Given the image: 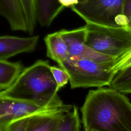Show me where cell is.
Here are the masks:
<instances>
[{
  "mask_svg": "<svg viewBox=\"0 0 131 131\" xmlns=\"http://www.w3.org/2000/svg\"><path fill=\"white\" fill-rule=\"evenodd\" d=\"M59 111L69 112L43 107L32 103L0 95V131H5L11 123L20 118Z\"/></svg>",
  "mask_w": 131,
  "mask_h": 131,
  "instance_id": "obj_6",
  "label": "cell"
},
{
  "mask_svg": "<svg viewBox=\"0 0 131 131\" xmlns=\"http://www.w3.org/2000/svg\"><path fill=\"white\" fill-rule=\"evenodd\" d=\"M127 26L131 28V18L129 19L128 22V24H127Z\"/></svg>",
  "mask_w": 131,
  "mask_h": 131,
  "instance_id": "obj_22",
  "label": "cell"
},
{
  "mask_svg": "<svg viewBox=\"0 0 131 131\" xmlns=\"http://www.w3.org/2000/svg\"><path fill=\"white\" fill-rule=\"evenodd\" d=\"M24 70L20 62H12L7 60H0V89L9 88Z\"/></svg>",
  "mask_w": 131,
  "mask_h": 131,
  "instance_id": "obj_13",
  "label": "cell"
},
{
  "mask_svg": "<svg viewBox=\"0 0 131 131\" xmlns=\"http://www.w3.org/2000/svg\"><path fill=\"white\" fill-rule=\"evenodd\" d=\"M59 32L67 44L70 56L91 59L99 62L115 63L114 58L96 51L85 43L84 26L71 30L62 29Z\"/></svg>",
  "mask_w": 131,
  "mask_h": 131,
  "instance_id": "obj_7",
  "label": "cell"
},
{
  "mask_svg": "<svg viewBox=\"0 0 131 131\" xmlns=\"http://www.w3.org/2000/svg\"><path fill=\"white\" fill-rule=\"evenodd\" d=\"M65 8H71L78 3V0H57Z\"/></svg>",
  "mask_w": 131,
  "mask_h": 131,
  "instance_id": "obj_21",
  "label": "cell"
},
{
  "mask_svg": "<svg viewBox=\"0 0 131 131\" xmlns=\"http://www.w3.org/2000/svg\"><path fill=\"white\" fill-rule=\"evenodd\" d=\"M85 131H131V102L118 91H89L81 108Z\"/></svg>",
  "mask_w": 131,
  "mask_h": 131,
  "instance_id": "obj_1",
  "label": "cell"
},
{
  "mask_svg": "<svg viewBox=\"0 0 131 131\" xmlns=\"http://www.w3.org/2000/svg\"><path fill=\"white\" fill-rule=\"evenodd\" d=\"M108 86L124 94H130L131 64L115 72Z\"/></svg>",
  "mask_w": 131,
  "mask_h": 131,
  "instance_id": "obj_14",
  "label": "cell"
},
{
  "mask_svg": "<svg viewBox=\"0 0 131 131\" xmlns=\"http://www.w3.org/2000/svg\"><path fill=\"white\" fill-rule=\"evenodd\" d=\"M26 18L27 32L32 34L37 22L36 0H20Z\"/></svg>",
  "mask_w": 131,
  "mask_h": 131,
  "instance_id": "obj_16",
  "label": "cell"
},
{
  "mask_svg": "<svg viewBox=\"0 0 131 131\" xmlns=\"http://www.w3.org/2000/svg\"><path fill=\"white\" fill-rule=\"evenodd\" d=\"M39 39L37 35L29 37L0 36V60H7L18 54L33 51Z\"/></svg>",
  "mask_w": 131,
  "mask_h": 131,
  "instance_id": "obj_8",
  "label": "cell"
},
{
  "mask_svg": "<svg viewBox=\"0 0 131 131\" xmlns=\"http://www.w3.org/2000/svg\"><path fill=\"white\" fill-rule=\"evenodd\" d=\"M125 0H78L72 10L86 23L111 27L127 26L124 13Z\"/></svg>",
  "mask_w": 131,
  "mask_h": 131,
  "instance_id": "obj_5",
  "label": "cell"
},
{
  "mask_svg": "<svg viewBox=\"0 0 131 131\" xmlns=\"http://www.w3.org/2000/svg\"><path fill=\"white\" fill-rule=\"evenodd\" d=\"M44 40L46 46L47 56L56 61L58 65L69 57L67 44L59 31L48 34L45 37Z\"/></svg>",
  "mask_w": 131,
  "mask_h": 131,
  "instance_id": "obj_11",
  "label": "cell"
},
{
  "mask_svg": "<svg viewBox=\"0 0 131 131\" xmlns=\"http://www.w3.org/2000/svg\"><path fill=\"white\" fill-rule=\"evenodd\" d=\"M124 13L129 20L131 18V0H125L124 7Z\"/></svg>",
  "mask_w": 131,
  "mask_h": 131,
  "instance_id": "obj_20",
  "label": "cell"
},
{
  "mask_svg": "<svg viewBox=\"0 0 131 131\" xmlns=\"http://www.w3.org/2000/svg\"><path fill=\"white\" fill-rule=\"evenodd\" d=\"M0 16L8 22L13 31L27 32V26L20 0H0Z\"/></svg>",
  "mask_w": 131,
  "mask_h": 131,
  "instance_id": "obj_9",
  "label": "cell"
},
{
  "mask_svg": "<svg viewBox=\"0 0 131 131\" xmlns=\"http://www.w3.org/2000/svg\"><path fill=\"white\" fill-rule=\"evenodd\" d=\"M64 8L57 0H36L37 20L41 26L48 27Z\"/></svg>",
  "mask_w": 131,
  "mask_h": 131,
  "instance_id": "obj_12",
  "label": "cell"
},
{
  "mask_svg": "<svg viewBox=\"0 0 131 131\" xmlns=\"http://www.w3.org/2000/svg\"><path fill=\"white\" fill-rule=\"evenodd\" d=\"M50 66L48 61H36L24 69L9 88L0 91V95L43 107L70 111L73 106L64 104L58 96Z\"/></svg>",
  "mask_w": 131,
  "mask_h": 131,
  "instance_id": "obj_2",
  "label": "cell"
},
{
  "mask_svg": "<svg viewBox=\"0 0 131 131\" xmlns=\"http://www.w3.org/2000/svg\"><path fill=\"white\" fill-rule=\"evenodd\" d=\"M31 117H26L14 121L7 127L5 131H26Z\"/></svg>",
  "mask_w": 131,
  "mask_h": 131,
  "instance_id": "obj_18",
  "label": "cell"
},
{
  "mask_svg": "<svg viewBox=\"0 0 131 131\" xmlns=\"http://www.w3.org/2000/svg\"><path fill=\"white\" fill-rule=\"evenodd\" d=\"M80 120L78 110L75 105L63 117L55 131H80Z\"/></svg>",
  "mask_w": 131,
  "mask_h": 131,
  "instance_id": "obj_15",
  "label": "cell"
},
{
  "mask_svg": "<svg viewBox=\"0 0 131 131\" xmlns=\"http://www.w3.org/2000/svg\"><path fill=\"white\" fill-rule=\"evenodd\" d=\"M58 66L69 75L72 89L108 86L115 73L114 62H99L70 56Z\"/></svg>",
  "mask_w": 131,
  "mask_h": 131,
  "instance_id": "obj_4",
  "label": "cell"
},
{
  "mask_svg": "<svg viewBox=\"0 0 131 131\" xmlns=\"http://www.w3.org/2000/svg\"><path fill=\"white\" fill-rule=\"evenodd\" d=\"M84 41L96 51L115 60L131 50V28L86 23Z\"/></svg>",
  "mask_w": 131,
  "mask_h": 131,
  "instance_id": "obj_3",
  "label": "cell"
},
{
  "mask_svg": "<svg viewBox=\"0 0 131 131\" xmlns=\"http://www.w3.org/2000/svg\"><path fill=\"white\" fill-rule=\"evenodd\" d=\"M50 70L53 78L57 84V90L59 91L61 88L66 85L70 80L68 74L61 68L50 66Z\"/></svg>",
  "mask_w": 131,
  "mask_h": 131,
  "instance_id": "obj_17",
  "label": "cell"
},
{
  "mask_svg": "<svg viewBox=\"0 0 131 131\" xmlns=\"http://www.w3.org/2000/svg\"><path fill=\"white\" fill-rule=\"evenodd\" d=\"M64 112L41 113L30 117L26 131H55Z\"/></svg>",
  "mask_w": 131,
  "mask_h": 131,
  "instance_id": "obj_10",
  "label": "cell"
},
{
  "mask_svg": "<svg viewBox=\"0 0 131 131\" xmlns=\"http://www.w3.org/2000/svg\"><path fill=\"white\" fill-rule=\"evenodd\" d=\"M131 64V50L115 61L113 70L114 72Z\"/></svg>",
  "mask_w": 131,
  "mask_h": 131,
  "instance_id": "obj_19",
  "label": "cell"
}]
</instances>
